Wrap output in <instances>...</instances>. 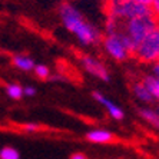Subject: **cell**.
Here are the masks:
<instances>
[{"instance_id": "1", "label": "cell", "mask_w": 159, "mask_h": 159, "mask_svg": "<svg viewBox=\"0 0 159 159\" xmlns=\"http://www.w3.org/2000/svg\"><path fill=\"white\" fill-rule=\"evenodd\" d=\"M59 17L63 26L83 46H95L102 42V32L80 13L76 6L63 2L59 6Z\"/></svg>"}, {"instance_id": "2", "label": "cell", "mask_w": 159, "mask_h": 159, "mask_svg": "<svg viewBox=\"0 0 159 159\" xmlns=\"http://www.w3.org/2000/svg\"><path fill=\"white\" fill-rule=\"evenodd\" d=\"M105 11H106V17L118 20L119 23L152 13L149 6L138 3L135 0H106Z\"/></svg>"}, {"instance_id": "3", "label": "cell", "mask_w": 159, "mask_h": 159, "mask_svg": "<svg viewBox=\"0 0 159 159\" xmlns=\"http://www.w3.org/2000/svg\"><path fill=\"white\" fill-rule=\"evenodd\" d=\"M158 22H159L158 19L151 13V15L141 16V17L123 22L122 26H120V32L126 36L132 49L135 50L138 44L145 39V36L158 25Z\"/></svg>"}, {"instance_id": "4", "label": "cell", "mask_w": 159, "mask_h": 159, "mask_svg": "<svg viewBox=\"0 0 159 159\" xmlns=\"http://www.w3.org/2000/svg\"><path fill=\"white\" fill-rule=\"evenodd\" d=\"M102 48L105 53L116 62H125L133 57V49L122 32L105 34L102 37Z\"/></svg>"}, {"instance_id": "5", "label": "cell", "mask_w": 159, "mask_h": 159, "mask_svg": "<svg viewBox=\"0 0 159 159\" xmlns=\"http://www.w3.org/2000/svg\"><path fill=\"white\" fill-rule=\"evenodd\" d=\"M133 57L142 65L159 62V22L133 50Z\"/></svg>"}, {"instance_id": "6", "label": "cell", "mask_w": 159, "mask_h": 159, "mask_svg": "<svg viewBox=\"0 0 159 159\" xmlns=\"http://www.w3.org/2000/svg\"><path fill=\"white\" fill-rule=\"evenodd\" d=\"M80 65L83 67V70L88 72L89 75H92L93 78L103 82H109V79H111V73L107 70L106 65L98 57H95V56L90 55L80 56Z\"/></svg>"}, {"instance_id": "7", "label": "cell", "mask_w": 159, "mask_h": 159, "mask_svg": "<svg viewBox=\"0 0 159 159\" xmlns=\"http://www.w3.org/2000/svg\"><path fill=\"white\" fill-rule=\"evenodd\" d=\"M92 96H93V99L100 105V106L105 107L106 113L111 116L113 120H122V119L125 118V112L122 111V107H119L113 100H111L109 98H106L102 92H98L96 90V92H93Z\"/></svg>"}, {"instance_id": "8", "label": "cell", "mask_w": 159, "mask_h": 159, "mask_svg": "<svg viewBox=\"0 0 159 159\" xmlns=\"http://www.w3.org/2000/svg\"><path fill=\"white\" fill-rule=\"evenodd\" d=\"M86 139L92 143L105 145L115 141V135L107 129H90L86 133Z\"/></svg>"}, {"instance_id": "9", "label": "cell", "mask_w": 159, "mask_h": 159, "mask_svg": "<svg viewBox=\"0 0 159 159\" xmlns=\"http://www.w3.org/2000/svg\"><path fill=\"white\" fill-rule=\"evenodd\" d=\"M138 115H139V118H141L146 125H149L151 128L159 130V113L155 107L142 106L138 109Z\"/></svg>"}, {"instance_id": "10", "label": "cell", "mask_w": 159, "mask_h": 159, "mask_svg": "<svg viewBox=\"0 0 159 159\" xmlns=\"http://www.w3.org/2000/svg\"><path fill=\"white\" fill-rule=\"evenodd\" d=\"M132 93L133 96L136 98V100H139L141 103H152L153 102V99H152L151 93H149L148 88H146V85L143 83V80H136L132 83Z\"/></svg>"}, {"instance_id": "11", "label": "cell", "mask_w": 159, "mask_h": 159, "mask_svg": "<svg viewBox=\"0 0 159 159\" xmlns=\"http://www.w3.org/2000/svg\"><path fill=\"white\" fill-rule=\"evenodd\" d=\"M142 80H143V83L146 85V88H148L153 102L159 103V78L151 72V73L145 75L143 78H142Z\"/></svg>"}, {"instance_id": "12", "label": "cell", "mask_w": 159, "mask_h": 159, "mask_svg": "<svg viewBox=\"0 0 159 159\" xmlns=\"http://www.w3.org/2000/svg\"><path fill=\"white\" fill-rule=\"evenodd\" d=\"M11 63H13L15 67H17L19 70H23V72L33 70L34 66H36L34 60L27 55H15L13 59H11Z\"/></svg>"}, {"instance_id": "13", "label": "cell", "mask_w": 159, "mask_h": 159, "mask_svg": "<svg viewBox=\"0 0 159 159\" xmlns=\"http://www.w3.org/2000/svg\"><path fill=\"white\" fill-rule=\"evenodd\" d=\"M6 95L13 100H19L25 96V95H23V88L19 85V83H16V82L6 85Z\"/></svg>"}, {"instance_id": "14", "label": "cell", "mask_w": 159, "mask_h": 159, "mask_svg": "<svg viewBox=\"0 0 159 159\" xmlns=\"http://www.w3.org/2000/svg\"><path fill=\"white\" fill-rule=\"evenodd\" d=\"M0 159H20V153L13 146H4L0 149Z\"/></svg>"}, {"instance_id": "15", "label": "cell", "mask_w": 159, "mask_h": 159, "mask_svg": "<svg viewBox=\"0 0 159 159\" xmlns=\"http://www.w3.org/2000/svg\"><path fill=\"white\" fill-rule=\"evenodd\" d=\"M34 76L40 80H46V79L50 78V69H49L46 65H36L33 69Z\"/></svg>"}, {"instance_id": "16", "label": "cell", "mask_w": 159, "mask_h": 159, "mask_svg": "<svg viewBox=\"0 0 159 159\" xmlns=\"http://www.w3.org/2000/svg\"><path fill=\"white\" fill-rule=\"evenodd\" d=\"M20 128H22V130H25V132H29V133L37 132V130L40 129V126L36 125V123H25V125H22Z\"/></svg>"}, {"instance_id": "17", "label": "cell", "mask_w": 159, "mask_h": 159, "mask_svg": "<svg viewBox=\"0 0 159 159\" xmlns=\"http://www.w3.org/2000/svg\"><path fill=\"white\" fill-rule=\"evenodd\" d=\"M149 9H151L152 15L159 20V0H152L151 3H149Z\"/></svg>"}, {"instance_id": "18", "label": "cell", "mask_w": 159, "mask_h": 159, "mask_svg": "<svg viewBox=\"0 0 159 159\" xmlns=\"http://www.w3.org/2000/svg\"><path fill=\"white\" fill-rule=\"evenodd\" d=\"M23 95H25V96H29V98L34 96V95H36V89H34L33 86H25V88H23Z\"/></svg>"}, {"instance_id": "19", "label": "cell", "mask_w": 159, "mask_h": 159, "mask_svg": "<svg viewBox=\"0 0 159 159\" xmlns=\"http://www.w3.org/2000/svg\"><path fill=\"white\" fill-rule=\"evenodd\" d=\"M69 159H89V158L85 155V153H82V152H76V153L70 155V158Z\"/></svg>"}, {"instance_id": "20", "label": "cell", "mask_w": 159, "mask_h": 159, "mask_svg": "<svg viewBox=\"0 0 159 159\" xmlns=\"http://www.w3.org/2000/svg\"><path fill=\"white\" fill-rule=\"evenodd\" d=\"M152 73L159 78V62H156L155 65H152Z\"/></svg>"}, {"instance_id": "21", "label": "cell", "mask_w": 159, "mask_h": 159, "mask_svg": "<svg viewBox=\"0 0 159 159\" xmlns=\"http://www.w3.org/2000/svg\"><path fill=\"white\" fill-rule=\"evenodd\" d=\"M135 2H138V3H142V4H146V6H149V3H151L152 0H135Z\"/></svg>"}, {"instance_id": "22", "label": "cell", "mask_w": 159, "mask_h": 159, "mask_svg": "<svg viewBox=\"0 0 159 159\" xmlns=\"http://www.w3.org/2000/svg\"><path fill=\"white\" fill-rule=\"evenodd\" d=\"M155 109L158 111V113H159V103H156V106H155Z\"/></svg>"}]
</instances>
